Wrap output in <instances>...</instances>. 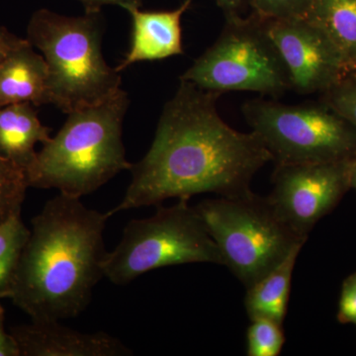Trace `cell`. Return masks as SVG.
Segmentation results:
<instances>
[{"mask_svg": "<svg viewBox=\"0 0 356 356\" xmlns=\"http://www.w3.org/2000/svg\"><path fill=\"white\" fill-rule=\"evenodd\" d=\"M307 19L318 26L356 70V0H313Z\"/></svg>", "mask_w": 356, "mask_h": 356, "instance_id": "16", "label": "cell"}, {"mask_svg": "<svg viewBox=\"0 0 356 356\" xmlns=\"http://www.w3.org/2000/svg\"><path fill=\"white\" fill-rule=\"evenodd\" d=\"M180 81L220 95L252 91L277 97L291 90L280 53L264 21L254 13L247 18H226L215 43L185 70Z\"/></svg>", "mask_w": 356, "mask_h": 356, "instance_id": "7", "label": "cell"}, {"mask_svg": "<svg viewBox=\"0 0 356 356\" xmlns=\"http://www.w3.org/2000/svg\"><path fill=\"white\" fill-rule=\"evenodd\" d=\"M86 7V13H98L105 6H118L127 9L131 7H140L143 0H77Z\"/></svg>", "mask_w": 356, "mask_h": 356, "instance_id": "25", "label": "cell"}, {"mask_svg": "<svg viewBox=\"0 0 356 356\" xmlns=\"http://www.w3.org/2000/svg\"><path fill=\"white\" fill-rule=\"evenodd\" d=\"M348 163L275 165L267 197L280 217L302 238L337 205L350 186Z\"/></svg>", "mask_w": 356, "mask_h": 356, "instance_id": "9", "label": "cell"}, {"mask_svg": "<svg viewBox=\"0 0 356 356\" xmlns=\"http://www.w3.org/2000/svg\"><path fill=\"white\" fill-rule=\"evenodd\" d=\"M313 0H250L252 13L264 19L306 18Z\"/></svg>", "mask_w": 356, "mask_h": 356, "instance_id": "21", "label": "cell"}, {"mask_svg": "<svg viewBox=\"0 0 356 356\" xmlns=\"http://www.w3.org/2000/svg\"><path fill=\"white\" fill-rule=\"evenodd\" d=\"M222 259L245 289L275 268L302 238L266 196L242 195L206 199L195 206Z\"/></svg>", "mask_w": 356, "mask_h": 356, "instance_id": "5", "label": "cell"}, {"mask_svg": "<svg viewBox=\"0 0 356 356\" xmlns=\"http://www.w3.org/2000/svg\"><path fill=\"white\" fill-rule=\"evenodd\" d=\"M107 213L58 192L32 219L9 299L31 321L76 318L104 276Z\"/></svg>", "mask_w": 356, "mask_h": 356, "instance_id": "2", "label": "cell"}, {"mask_svg": "<svg viewBox=\"0 0 356 356\" xmlns=\"http://www.w3.org/2000/svg\"><path fill=\"white\" fill-rule=\"evenodd\" d=\"M4 321L6 311L0 305V356H20L19 348L13 334L6 331Z\"/></svg>", "mask_w": 356, "mask_h": 356, "instance_id": "23", "label": "cell"}, {"mask_svg": "<svg viewBox=\"0 0 356 356\" xmlns=\"http://www.w3.org/2000/svg\"><path fill=\"white\" fill-rule=\"evenodd\" d=\"M25 41L26 39L16 36L7 28L0 25V65L16 48L21 46Z\"/></svg>", "mask_w": 356, "mask_h": 356, "instance_id": "24", "label": "cell"}, {"mask_svg": "<svg viewBox=\"0 0 356 356\" xmlns=\"http://www.w3.org/2000/svg\"><path fill=\"white\" fill-rule=\"evenodd\" d=\"M102 11L81 16L35 11L27 39L48 67V100L69 114L108 99L120 89L121 76L102 53Z\"/></svg>", "mask_w": 356, "mask_h": 356, "instance_id": "4", "label": "cell"}, {"mask_svg": "<svg viewBox=\"0 0 356 356\" xmlns=\"http://www.w3.org/2000/svg\"><path fill=\"white\" fill-rule=\"evenodd\" d=\"M285 343L283 325L269 318H254L247 332L248 356H278Z\"/></svg>", "mask_w": 356, "mask_h": 356, "instance_id": "19", "label": "cell"}, {"mask_svg": "<svg viewBox=\"0 0 356 356\" xmlns=\"http://www.w3.org/2000/svg\"><path fill=\"white\" fill-rule=\"evenodd\" d=\"M323 95V103L356 130V70L348 72Z\"/></svg>", "mask_w": 356, "mask_h": 356, "instance_id": "20", "label": "cell"}, {"mask_svg": "<svg viewBox=\"0 0 356 356\" xmlns=\"http://www.w3.org/2000/svg\"><path fill=\"white\" fill-rule=\"evenodd\" d=\"M18 103L49 104L48 67L27 39L0 65V107Z\"/></svg>", "mask_w": 356, "mask_h": 356, "instance_id": "13", "label": "cell"}, {"mask_svg": "<svg viewBox=\"0 0 356 356\" xmlns=\"http://www.w3.org/2000/svg\"><path fill=\"white\" fill-rule=\"evenodd\" d=\"M1 298H2V297H1V296H0V299H1Z\"/></svg>", "mask_w": 356, "mask_h": 356, "instance_id": "28", "label": "cell"}, {"mask_svg": "<svg viewBox=\"0 0 356 356\" xmlns=\"http://www.w3.org/2000/svg\"><path fill=\"white\" fill-rule=\"evenodd\" d=\"M261 19L286 67L291 90L324 93L350 72L336 44L312 21Z\"/></svg>", "mask_w": 356, "mask_h": 356, "instance_id": "10", "label": "cell"}, {"mask_svg": "<svg viewBox=\"0 0 356 356\" xmlns=\"http://www.w3.org/2000/svg\"><path fill=\"white\" fill-rule=\"evenodd\" d=\"M303 245L295 248L280 264L247 288L245 308L250 321L269 318L283 325L286 318L293 271Z\"/></svg>", "mask_w": 356, "mask_h": 356, "instance_id": "15", "label": "cell"}, {"mask_svg": "<svg viewBox=\"0 0 356 356\" xmlns=\"http://www.w3.org/2000/svg\"><path fill=\"white\" fill-rule=\"evenodd\" d=\"M348 182L350 187L356 189V159H351L348 163Z\"/></svg>", "mask_w": 356, "mask_h": 356, "instance_id": "27", "label": "cell"}, {"mask_svg": "<svg viewBox=\"0 0 356 356\" xmlns=\"http://www.w3.org/2000/svg\"><path fill=\"white\" fill-rule=\"evenodd\" d=\"M31 231L26 227L21 212L14 213L0 224V296L9 298L11 285L21 255Z\"/></svg>", "mask_w": 356, "mask_h": 356, "instance_id": "17", "label": "cell"}, {"mask_svg": "<svg viewBox=\"0 0 356 356\" xmlns=\"http://www.w3.org/2000/svg\"><path fill=\"white\" fill-rule=\"evenodd\" d=\"M51 132L41 123L31 103L0 107V156L25 172L36 158L35 147L48 142Z\"/></svg>", "mask_w": 356, "mask_h": 356, "instance_id": "14", "label": "cell"}, {"mask_svg": "<svg viewBox=\"0 0 356 356\" xmlns=\"http://www.w3.org/2000/svg\"><path fill=\"white\" fill-rule=\"evenodd\" d=\"M219 96L180 81L163 107L149 152L131 168L124 198L106 212L109 218L170 198L191 200L203 193L232 197L252 191L255 173L273 156L257 134L238 132L222 120Z\"/></svg>", "mask_w": 356, "mask_h": 356, "instance_id": "1", "label": "cell"}, {"mask_svg": "<svg viewBox=\"0 0 356 356\" xmlns=\"http://www.w3.org/2000/svg\"><path fill=\"white\" fill-rule=\"evenodd\" d=\"M188 201L178 199L175 205L159 207L153 216L129 222L120 243L106 255L105 277L114 284L126 285L161 267L222 266L221 254L200 213Z\"/></svg>", "mask_w": 356, "mask_h": 356, "instance_id": "6", "label": "cell"}, {"mask_svg": "<svg viewBox=\"0 0 356 356\" xmlns=\"http://www.w3.org/2000/svg\"><path fill=\"white\" fill-rule=\"evenodd\" d=\"M28 187L24 170L0 156V224L21 212Z\"/></svg>", "mask_w": 356, "mask_h": 356, "instance_id": "18", "label": "cell"}, {"mask_svg": "<svg viewBox=\"0 0 356 356\" xmlns=\"http://www.w3.org/2000/svg\"><path fill=\"white\" fill-rule=\"evenodd\" d=\"M129 104L127 92L120 88L105 102L67 114L64 126L42 145L26 170L28 186L81 198L130 170L122 139Z\"/></svg>", "mask_w": 356, "mask_h": 356, "instance_id": "3", "label": "cell"}, {"mask_svg": "<svg viewBox=\"0 0 356 356\" xmlns=\"http://www.w3.org/2000/svg\"><path fill=\"white\" fill-rule=\"evenodd\" d=\"M224 13L225 17L242 15L243 9L250 6V0H212Z\"/></svg>", "mask_w": 356, "mask_h": 356, "instance_id": "26", "label": "cell"}, {"mask_svg": "<svg viewBox=\"0 0 356 356\" xmlns=\"http://www.w3.org/2000/svg\"><path fill=\"white\" fill-rule=\"evenodd\" d=\"M337 317L341 323L356 325V273L343 282Z\"/></svg>", "mask_w": 356, "mask_h": 356, "instance_id": "22", "label": "cell"}, {"mask_svg": "<svg viewBox=\"0 0 356 356\" xmlns=\"http://www.w3.org/2000/svg\"><path fill=\"white\" fill-rule=\"evenodd\" d=\"M191 4L192 0H184L177 8L166 11L127 9L132 19V38L127 55L116 70L121 72L136 63L182 55V17Z\"/></svg>", "mask_w": 356, "mask_h": 356, "instance_id": "12", "label": "cell"}, {"mask_svg": "<svg viewBox=\"0 0 356 356\" xmlns=\"http://www.w3.org/2000/svg\"><path fill=\"white\" fill-rule=\"evenodd\" d=\"M20 356H130L132 350L105 332L86 334L60 324L40 321L10 329Z\"/></svg>", "mask_w": 356, "mask_h": 356, "instance_id": "11", "label": "cell"}, {"mask_svg": "<svg viewBox=\"0 0 356 356\" xmlns=\"http://www.w3.org/2000/svg\"><path fill=\"white\" fill-rule=\"evenodd\" d=\"M243 115L275 165L356 159V130L325 105L284 104L254 99Z\"/></svg>", "mask_w": 356, "mask_h": 356, "instance_id": "8", "label": "cell"}]
</instances>
